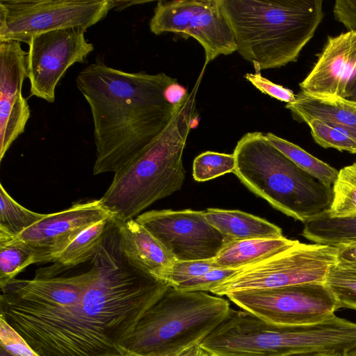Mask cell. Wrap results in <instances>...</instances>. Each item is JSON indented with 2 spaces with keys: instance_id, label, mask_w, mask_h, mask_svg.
Segmentation results:
<instances>
[{
  "instance_id": "cell-1",
  "label": "cell",
  "mask_w": 356,
  "mask_h": 356,
  "mask_svg": "<svg viewBox=\"0 0 356 356\" xmlns=\"http://www.w3.org/2000/svg\"><path fill=\"white\" fill-rule=\"evenodd\" d=\"M97 275L82 296L64 305L0 297V316L39 356H102L117 352L144 314L170 288L131 266L108 231L92 259Z\"/></svg>"
},
{
  "instance_id": "cell-2",
  "label": "cell",
  "mask_w": 356,
  "mask_h": 356,
  "mask_svg": "<svg viewBox=\"0 0 356 356\" xmlns=\"http://www.w3.org/2000/svg\"><path fill=\"white\" fill-rule=\"evenodd\" d=\"M177 83L163 72H127L98 59L80 72L76 84L94 125V175L124 168L164 130L181 107L170 100Z\"/></svg>"
},
{
  "instance_id": "cell-3",
  "label": "cell",
  "mask_w": 356,
  "mask_h": 356,
  "mask_svg": "<svg viewBox=\"0 0 356 356\" xmlns=\"http://www.w3.org/2000/svg\"><path fill=\"white\" fill-rule=\"evenodd\" d=\"M236 51L255 72L296 62L323 19V0H220Z\"/></svg>"
},
{
  "instance_id": "cell-4",
  "label": "cell",
  "mask_w": 356,
  "mask_h": 356,
  "mask_svg": "<svg viewBox=\"0 0 356 356\" xmlns=\"http://www.w3.org/2000/svg\"><path fill=\"white\" fill-rule=\"evenodd\" d=\"M200 346L211 356H290L310 353L342 355L356 348V323L334 314L320 323L283 325L231 308Z\"/></svg>"
},
{
  "instance_id": "cell-5",
  "label": "cell",
  "mask_w": 356,
  "mask_h": 356,
  "mask_svg": "<svg viewBox=\"0 0 356 356\" xmlns=\"http://www.w3.org/2000/svg\"><path fill=\"white\" fill-rule=\"evenodd\" d=\"M190 94L164 130L131 162L114 173L100 201L113 221L133 219L154 202L181 189L182 156L191 128Z\"/></svg>"
},
{
  "instance_id": "cell-6",
  "label": "cell",
  "mask_w": 356,
  "mask_h": 356,
  "mask_svg": "<svg viewBox=\"0 0 356 356\" xmlns=\"http://www.w3.org/2000/svg\"><path fill=\"white\" fill-rule=\"evenodd\" d=\"M233 154L241 181L286 216L305 223L330 209L332 187L298 168L263 133L245 134Z\"/></svg>"
},
{
  "instance_id": "cell-7",
  "label": "cell",
  "mask_w": 356,
  "mask_h": 356,
  "mask_svg": "<svg viewBox=\"0 0 356 356\" xmlns=\"http://www.w3.org/2000/svg\"><path fill=\"white\" fill-rule=\"evenodd\" d=\"M229 302L202 291L170 287L144 314L123 346L150 356H172L200 343L227 316Z\"/></svg>"
},
{
  "instance_id": "cell-8",
  "label": "cell",
  "mask_w": 356,
  "mask_h": 356,
  "mask_svg": "<svg viewBox=\"0 0 356 356\" xmlns=\"http://www.w3.org/2000/svg\"><path fill=\"white\" fill-rule=\"evenodd\" d=\"M114 8L113 0H1L0 42L28 44L33 36L50 31H86Z\"/></svg>"
},
{
  "instance_id": "cell-9",
  "label": "cell",
  "mask_w": 356,
  "mask_h": 356,
  "mask_svg": "<svg viewBox=\"0 0 356 356\" xmlns=\"http://www.w3.org/2000/svg\"><path fill=\"white\" fill-rule=\"evenodd\" d=\"M337 261V247L298 241L277 255L240 268L210 292L221 296L245 290L324 283L330 268Z\"/></svg>"
},
{
  "instance_id": "cell-10",
  "label": "cell",
  "mask_w": 356,
  "mask_h": 356,
  "mask_svg": "<svg viewBox=\"0 0 356 356\" xmlns=\"http://www.w3.org/2000/svg\"><path fill=\"white\" fill-rule=\"evenodd\" d=\"M226 296L243 310L283 325L320 323L339 309L333 294L319 282L240 291Z\"/></svg>"
},
{
  "instance_id": "cell-11",
  "label": "cell",
  "mask_w": 356,
  "mask_h": 356,
  "mask_svg": "<svg viewBox=\"0 0 356 356\" xmlns=\"http://www.w3.org/2000/svg\"><path fill=\"white\" fill-rule=\"evenodd\" d=\"M135 220L178 261L212 259L232 241L207 221L204 211L152 210Z\"/></svg>"
},
{
  "instance_id": "cell-12",
  "label": "cell",
  "mask_w": 356,
  "mask_h": 356,
  "mask_svg": "<svg viewBox=\"0 0 356 356\" xmlns=\"http://www.w3.org/2000/svg\"><path fill=\"white\" fill-rule=\"evenodd\" d=\"M81 28H65L33 36L28 43L27 77L31 95L49 103L55 100L56 87L67 70L86 63L94 50Z\"/></svg>"
},
{
  "instance_id": "cell-13",
  "label": "cell",
  "mask_w": 356,
  "mask_h": 356,
  "mask_svg": "<svg viewBox=\"0 0 356 356\" xmlns=\"http://www.w3.org/2000/svg\"><path fill=\"white\" fill-rule=\"evenodd\" d=\"M27 53L21 42H0V161L24 133L30 108L22 90L27 77Z\"/></svg>"
},
{
  "instance_id": "cell-14",
  "label": "cell",
  "mask_w": 356,
  "mask_h": 356,
  "mask_svg": "<svg viewBox=\"0 0 356 356\" xmlns=\"http://www.w3.org/2000/svg\"><path fill=\"white\" fill-rule=\"evenodd\" d=\"M112 216L100 199L76 203L62 211L45 214L16 238L41 251L54 262L63 251L90 226Z\"/></svg>"
},
{
  "instance_id": "cell-15",
  "label": "cell",
  "mask_w": 356,
  "mask_h": 356,
  "mask_svg": "<svg viewBox=\"0 0 356 356\" xmlns=\"http://www.w3.org/2000/svg\"><path fill=\"white\" fill-rule=\"evenodd\" d=\"M356 70V30L329 36L307 76L299 83L302 92L321 97L344 96Z\"/></svg>"
},
{
  "instance_id": "cell-16",
  "label": "cell",
  "mask_w": 356,
  "mask_h": 356,
  "mask_svg": "<svg viewBox=\"0 0 356 356\" xmlns=\"http://www.w3.org/2000/svg\"><path fill=\"white\" fill-rule=\"evenodd\" d=\"M120 252L134 267L161 280L176 260L168 250L135 219L113 221Z\"/></svg>"
},
{
  "instance_id": "cell-17",
  "label": "cell",
  "mask_w": 356,
  "mask_h": 356,
  "mask_svg": "<svg viewBox=\"0 0 356 356\" xmlns=\"http://www.w3.org/2000/svg\"><path fill=\"white\" fill-rule=\"evenodd\" d=\"M197 40L205 52V64L220 55L236 51L231 24L220 0H207L206 5L191 19L185 33Z\"/></svg>"
},
{
  "instance_id": "cell-18",
  "label": "cell",
  "mask_w": 356,
  "mask_h": 356,
  "mask_svg": "<svg viewBox=\"0 0 356 356\" xmlns=\"http://www.w3.org/2000/svg\"><path fill=\"white\" fill-rule=\"evenodd\" d=\"M294 120L315 118L346 131L356 141V102L339 97H321L300 91L286 104Z\"/></svg>"
},
{
  "instance_id": "cell-19",
  "label": "cell",
  "mask_w": 356,
  "mask_h": 356,
  "mask_svg": "<svg viewBox=\"0 0 356 356\" xmlns=\"http://www.w3.org/2000/svg\"><path fill=\"white\" fill-rule=\"evenodd\" d=\"M204 215L211 225L232 241L284 236L278 226L241 211L209 208L204 211Z\"/></svg>"
},
{
  "instance_id": "cell-20",
  "label": "cell",
  "mask_w": 356,
  "mask_h": 356,
  "mask_svg": "<svg viewBox=\"0 0 356 356\" xmlns=\"http://www.w3.org/2000/svg\"><path fill=\"white\" fill-rule=\"evenodd\" d=\"M298 242L284 236L231 241L213 261L220 268L239 269L277 255Z\"/></svg>"
},
{
  "instance_id": "cell-21",
  "label": "cell",
  "mask_w": 356,
  "mask_h": 356,
  "mask_svg": "<svg viewBox=\"0 0 356 356\" xmlns=\"http://www.w3.org/2000/svg\"><path fill=\"white\" fill-rule=\"evenodd\" d=\"M113 224L112 219H106L83 230L61 252L54 261L55 264L51 270L39 273L56 275L59 274L62 270L72 268L92 259Z\"/></svg>"
},
{
  "instance_id": "cell-22",
  "label": "cell",
  "mask_w": 356,
  "mask_h": 356,
  "mask_svg": "<svg viewBox=\"0 0 356 356\" xmlns=\"http://www.w3.org/2000/svg\"><path fill=\"white\" fill-rule=\"evenodd\" d=\"M207 0L159 1L149 22L155 35L171 32L185 35L193 17L202 9Z\"/></svg>"
},
{
  "instance_id": "cell-23",
  "label": "cell",
  "mask_w": 356,
  "mask_h": 356,
  "mask_svg": "<svg viewBox=\"0 0 356 356\" xmlns=\"http://www.w3.org/2000/svg\"><path fill=\"white\" fill-rule=\"evenodd\" d=\"M302 235L314 243L338 247L356 242V216L332 218L325 212L306 222Z\"/></svg>"
},
{
  "instance_id": "cell-24",
  "label": "cell",
  "mask_w": 356,
  "mask_h": 356,
  "mask_svg": "<svg viewBox=\"0 0 356 356\" xmlns=\"http://www.w3.org/2000/svg\"><path fill=\"white\" fill-rule=\"evenodd\" d=\"M47 262L45 255L25 242L15 238L0 241V288H3L26 267Z\"/></svg>"
},
{
  "instance_id": "cell-25",
  "label": "cell",
  "mask_w": 356,
  "mask_h": 356,
  "mask_svg": "<svg viewBox=\"0 0 356 356\" xmlns=\"http://www.w3.org/2000/svg\"><path fill=\"white\" fill-rule=\"evenodd\" d=\"M269 142L298 168L327 187H332L339 170L312 155L298 145L273 133L265 134Z\"/></svg>"
},
{
  "instance_id": "cell-26",
  "label": "cell",
  "mask_w": 356,
  "mask_h": 356,
  "mask_svg": "<svg viewBox=\"0 0 356 356\" xmlns=\"http://www.w3.org/2000/svg\"><path fill=\"white\" fill-rule=\"evenodd\" d=\"M44 215L31 211L20 205L0 184V241L16 238Z\"/></svg>"
},
{
  "instance_id": "cell-27",
  "label": "cell",
  "mask_w": 356,
  "mask_h": 356,
  "mask_svg": "<svg viewBox=\"0 0 356 356\" xmlns=\"http://www.w3.org/2000/svg\"><path fill=\"white\" fill-rule=\"evenodd\" d=\"M332 188L328 215L332 218L356 216V162L339 170Z\"/></svg>"
},
{
  "instance_id": "cell-28",
  "label": "cell",
  "mask_w": 356,
  "mask_h": 356,
  "mask_svg": "<svg viewBox=\"0 0 356 356\" xmlns=\"http://www.w3.org/2000/svg\"><path fill=\"white\" fill-rule=\"evenodd\" d=\"M324 284L336 298L339 309L356 310V271L335 264L330 268Z\"/></svg>"
},
{
  "instance_id": "cell-29",
  "label": "cell",
  "mask_w": 356,
  "mask_h": 356,
  "mask_svg": "<svg viewBox=\"0 0 356 356\" xmlns=\"http://www.w3.org/2000/svg\"><path fill=\"white\" fill-rule=\"evenodd\" d=\"M235 168L234 154L208 151L194 159L193 177L197 181H206L227 173H234Z\"/></svg>"
},
{
  "instance_id": "cell-30",
  "label": "cell",
  "mask_w": 356,
  "mask_h": 356,
  "mask_svg": "<svg viewBox=\"0 0 356 356\" xmlns=\"http://www.w3.org/2000/svg\"><path fill=\"white\" fill-rule=\"evenodd\" d=\"M302 122L309 126L312 136L320 146L356 154V141L343 130L315 118Z\"/></svg>"
},
{
  "instance_id": "cell-31",
  "label": "cell",
  "mask_w": 356,
  "mask_h": 356,
  "mask_svg": "<svg viewBox=\"0 0 356 356\" xmlns=\"http://www.w3.org/2000/svg\"><path fill=\"white\" fill-rule=\"evenodd\" d=\"M220 268L212 259L178 261L175 260L172 266L161 276V280L170 287L175 288L179 284L199 277L208 271Z\"/></svg>"
},
{
  "instance_id": "cell-32",
  "label": "cell",
  "mask_w": 356,
  "mask_h": 356,
  "mask_svg": "<svg viewBox=\"0 0 356 356\" xmlns=\"http://www.w3.org/2000/svg\"><path fill=\"white\" fill-rule=\"evenodd\" d=\"M239 269L217 268L205 274L184 282L174 289L182 291H210L218 284L232 277Z\"/></svg>"
},
{
  "instance_id": "cell-33",
  "label": "cell",
  "mask_w": 356,
  "mask_h": 356,
  "mask_svg": "<svg viewBox=\"0 0 356 356\" xmlns=\"http://www.w3.org/2000/svg\"><path fill=\"white\" fill-rule=\"evenodd\" d=\"M0 346L13 356H39L24 337L1 316Z\"/></svg>"
},
{
  "instance_id": "cell-34",
  "label": "cell",
  "mask_w": 356,
  "mask_h": 356,
  "mask_svg": "<svg viewBox=\"0 0 356 356\" xmlns=\"http://www.w3.org/2000/svg\"><path fill=\"white\" fill-rule=\"evenodd\" d=\"M245 78L262 93L279 101L290 104L296 100V95L293 90L270 81L264 77L261 72L247 73Z\"/></svg>"
},
{
  "instance_id": "cell-35",
  "label": "cell",
  "mask_w": 356,
  "mask_h": 356,
  "mask_svg": "<svg viewBox=\"0 0 356 356\" xmlns=\"http://www.w3.org/2000/svg\"><path fill=\"white\" fill-rule=\"evenodd\" d=\"M334 19L348 30H356V0H337L332 8Z\"/></svg>"
},
{
  "instance_id": "cell-36",
  "label": "cell",
  "mask_w": 356,
  "mask_h": 356,
  "mask_svg": "<svg viewBox=\"0 0 356 356\" xmlns=\"http://www.w3.org/2000/svg\"><path fill=\"white\" fill-rule=\"evenodd\" d=\"M337 248V261L336 265L356 271V242L341 245Z\"/></svg>"
},
{
  "instance_id": "cell-37",
  "label": "cell",
  "mask_w": 356,
  "mask_h": 356,
  "mask_svg": "<svg viewBox=\"0 0 356 356\" xmlns=\"http://www.w3.org/2000/svg\"><path fill=\"white\" fill-rule=\"evenodd\" d=\"M208 353L200 346L195 344L172 356H207Z\"/></svg>"
},
{
  "instance_id": "cell-38",
  "label": "cell",
  "mask_w": 356,
  "mask_h": 356,
  "mask_svg": "<svg viewBox=\"0 0 356 356\" xmlns=\"http://www.w3.org/2000/svg\"><path fill=\"white\" fill-rule=\"evenodd\" d=\"M343 98L356 102V70L347 84Z\"/></svg>"
},
{
  "instance_id": "cell-39",
  "label": "cell",
  "mask_w": 356,
  "mask_h": 356,
  "mask_svg": "<svg viewBox=\"0 0 356 356\" xmlns=\"http://www.w3.org/2000/svg\"><path fill=\"white\" fill-rule=\"evenodd\" d=\"M102 356H150V355L139 353L136 351L129 350L124 346H122L118 351L107 353V354L103 355Z\"/></svg>"
},
{
  "instance_id": "cell-40",
  "label": "cell",
  "mask_w": 356,
  "mask_h": 356,
  "mask_svg": "<svg viewBox=\"0 0 356 356\" xmlns=\"http://www.w3.org/2000/svg\"><path fill=\"white\" fill-rule=\"evenodd\" d=\"M290 356H341V354L334 353H310L293 355Z\"/></svg>"
},
{
  "instance_id": "cell-41",
  "label": "cell",
  "mask_w": 356,
  "mask_h": 356,
  "mask_svg": "<svg viewBox=\"0 0 356 356\" xmlns=\"http://www.w3.org/2000/svg\"><path fill=\"white\" fill-rule=\"evenodd\" d=\"M341 356H356V348L343 353Z\"/></svg>"
},
{
  "instance_id": "cell-42",
  "label": "cell",
  "mask_w": 356,
  "mask_h": 356,
  "mask_svg": "<svg viewBox=\"0 0 356 356\" xmlns=\"http://www.w3.org/2000/svg\"><path fill=\"white\" fill-rule=\"evenodd\" d=\"M0 356H13L0 346Z\"/></svg>"
},
{
  "instance_id": "cell-43",
  "label": "cell",
  "mask_w": 356,
  "mask_h": 356,
  "mask_svg": "<svg viewBox=\"0 0 356 356\" xmlns=\"http://www.w3.org/2000/svg\"><path fill=\"white\" fill-rule=\"evenodd\" d=\"M207 356H211V355L208 354Z\"/></svg>"
}]
</instances>
